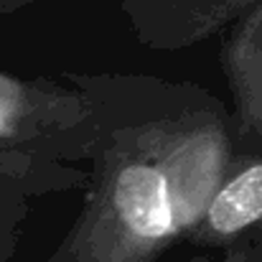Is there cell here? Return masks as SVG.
Here are the masks:
<instances>
[{
    "label": "cell",
    "instance_id": "6da1fadb",
    "mask_svg": "<svg viewBox=\"0 0 262 262\" xmlns=\"http://www.w3.org/2000/svg\"><path fill=\"white\" fill-rule=\"evenodd\" d=\"M115 206L127 232L143 242H158L173 229L166 178L150 166H130L117 176Z\"/></svg>",
    "mask_w": 262,
    "mask_h": 262
},
{
    "label": "cell",
    "instance_id": "7a4b0ae2",
    "mask_svg": "<svg viewBox=\"0 0 262 262\" xmlns=\"http://www.w3.org/2000/svg\"><path fill=\"white\" fill-rule=\"evenodd\" d=\"M262 219V166L234 178L209 206V227L216 234H234Z\"/></svg>",
    "mask_w": 262,
    "mask_h": 262
}]
</instances>
